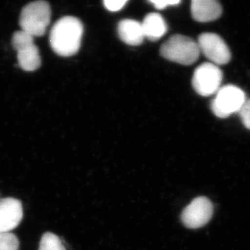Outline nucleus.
<instances>
[{
  "label": "nucleus",
  "mask_w": 250,
  "mask_h": 250,
  "mask_svg": "<svg viewBox=\"0 0 250 250\" xmlns=\"http://www.w3.org/2000/svg\"><path fill=\"white\" fill-rule=\"evenodd\" d=\"M83 27L80 20L73 17H64L53 26L50 43L57 55L69 57L76 55L81 48Z\"/></svg>",
  "instance_id": "nucleus-1"
},
{
  "label": "nucleus",
  "mask_w": 250,
  "mask_h": 250,
  "mask_svg": "<svg viewBox=\"0 0 250 250\" xmlns=\"http://www.w3.org/2000/svg\"><path fill=\"white\" fill-rule=\"evenodd\" d=\"M161 54L168 61L191 65L198 60L200 50L198 42L189 37L172 36L161 46Z\"/></svg>",
  "instance_id": "nucleus-2"
},
{
  "label": "nucleus",
  "mask_w": 250,
  "mask_h": 250,
  "mask_svg": "<svg viewBox=\"0 0 250 250\" xmlns=\"http://www.w3.org/2000/svg\"><path fill=\"white\" fill-rule=\"evenodd\" d=\"M51 10L45 1H35L24 6L20 17L21 30L34 37L45 33L50 22Z\"/></svg>",
  "instance_id": "nucleus-3"
},
{
  "label": "nucleus",
  "mask_w": 250,
  "mask_h": 250,
  "mask_svg": "<svg viewBox=\"0 0 250 250\" xmlns=\"http://www.w3.org/2000/svg\"><path fill=\"white\" fill-rule=\"evenodd\" d=\"M246 102V94L240 87L226 85L220 87L211 103V109L216 117L229 118L239 113Z\"/></svg>",
  "instance_id": "nucleus-4"
},
{
  "label": "nucleus",
  "mask_w": 250,
  "mask_h": 250,
  "mask_svg": "<svg viewBox=\"0 0 250 250\" xmlns=\"http://www.w3.org/2000/svg\"><path fill=\"white\" fill-rule=\"evenodd\" d=\"M223 73L219 66L205 62L194 71L192 83L197 93L203 97L215 95L221 87Z\"/></svg>",
  "instance_id": "nucleus-5"
},
{
  "label": "nucleus",
  "mask_w": 250,
  "mask_h": 250,
  "mask_svg": "<svg viewBox=\"0 0 250 250\" xmlns=\"http://www.w3.org/2000/svg\"><path fill=\"white\" fill-rule=\"evenodd\" d=\"M198 45L200 52L216 66L225 65L231 60L229 46L222 38L215 33H203L198 38Z\"/></svg>",
  "instance_id": "nucleus-6"
},
{
  "label": "nucleus",
  "mask_w": 250,
  "mask_h": 250,
  "mask_svg": "<svg viewBox=\"0 0 250 250\" xmlns=\"http://www.w3.org/2000/svg\"><path fill=\"white\" fill-rule=\"evenodd\" d=\"M212 215L211 202L206 197H198L185 208L181 219L187 228L198 229L208 224Z\"/></svg>",
  "instance_id": "nucleus-7"
},
{
  "label": "nucleus",
  "mask_w": 250,
  "mask_h": 250,
  "mask_svg": "<svg viewBox=\"0 0 250 250\" xmlns=\"http://www.w3.org/2000/svg\"><path fill=\"white\" fill-rule=\"evenodd\" d=\"M23 206L17 198L0 199V233L12 232L23 219Z\"/></svg>",
  "instance_id": "nucleus-8"
},
{
  "label": "nucleus",
  "mask_w": 250,
  "mask_h": 250,
  "mask_svg": "<svg viewBox=\"0 0 250 250\" xmlns=\"http://www.w3.org/2000/svg\"><path fill=\"white\" fill-rule=\"evenodd\" d=\"M191 13L197 21H213L220 18L222 7L215 0H194L191 2Z\"/></svg>",
  "instance_id": "nucleus-9"
},
{
  "label": "nucleus",
  "mask_w": 250,
  "mask_h": 250,
  "mask_svg": "<svg viewBox=\"0 0 250 250\" xmlns=\"http://www.w3.org/2000/svg\"><path fill=\"white\" fill-rule=\"evenodd\" d=\"M118 33L121 40L130 45H139L144 42L141 23L135 20L125 19L119 22Z\"/></svg>",
  "instance_id": "nucleus-10"
},
{
  "label": "nucleus",
  "mask_w": 250,
  "mask_h": 250,
  "mask_svg": "<svg viewBox=\"0 0 250 250\" xmlns=\"http://www.w3.org/2000/svg\"><path fill=\"white\" fill-rule=\"evenodd\" d=\"M141 24L144 37L149 40H159L167 32V24L163 17L158 13H150L147 15Z\"/></svg>",
  "instance_id": "nucleus-11"
},
{
  "label": "nucleus",
  "mask_w": 250,
  "mask_h": 250,
  "mask_svg": "<svg viewBox=\"0 0 250 250\" xmlns=\"http://www.w3.org/2000/svg\"><path fill=\"white\" fill-rule=\"evenodd\" d=\"M19 66L25 71H34L41 66V56L35 44L17 51Z\"/></svg>",
  "instance_id": "nucleus-12"
},
{
  "label": "nucleus",
  "mask_w": 250,
  "mask_h": 250,
  "mask_svg": "<svg viewBox=\"0 0 250 250\" xmlns=\"http://www.w3.org/2000/svg\"><path fill=\"white\" fill-rule=\"evenodd\" d=\"M39 250H66L59 236L53 232H45L41 239Z\"/></svg>",
  "instance_id": "nucleus-13"
},
{
  "label": "nucleus",
  "mask_w": 250,
  "mask_h": 250,
  "mask_svg": "<svg viewBox=\"0 0 250 250\" xmlns=\"http://www.w3.org/2000/svg\"><path fill=\"white\" fill-rule=\"evenodd\" d=\"M33 37L24 31H17L12 36V44L16 51L24 49L34 44Z\"/></svg>",
  "instance_id": "nucleus-14"
},
{
  "label": "nucleus",
  "mask_w": 250,
  "mask_h": 250,
  "mask_svg": "<svg viewBox=\"0 0 250 250\" xmlns=\"http://www.w3.org/2000/svg\"><path fill=\"white\" fill-rule=\"evenodd\" d=\"M17 236L12 232L0 233V250H19Z\"/></svg>",
  "instance_id": "nucleus-15"
},
{
  "label": "nucleus",
  "mask_w": 250,
  "mask_h": 250,
  "mask_svg": "<svg viewBox=\"0 0 250 250\" xmlns=\"http://www.w3.org/2000/svg\"><path fill=\"white\" fill-rule=\"evenodd\" d=\"M239 114H240V117H241L244 125L247 129L250 130V100H248V101L246 100L243 106L241 108V110L239 111Z\"/></svg>",
  "instance_id": "nucleus-16"
},
{
  "label": "nucleus",
  "mask_w": 250,
  "mask_h": 250,
  "mask_svg": "<svg viewBox=\"0 0 250 250\" xmlns=\"http://www.w3.org/2000/svg\"><path fill=\"white\" fill-rule=\"evenodd\" d=\"M127 1L125 0H105L104 7L110 12H118L123 9Z\"/></svg>",
  "instance_id": "nucleus-17"
},
{
  "label": "nucleus",
  "mask_w": 250,
  "mask_h": 250,
  "mask_svg": "<svg viewBox=\"0 0 250 250\" xmlns=\"http://www.w3.org/2000/svg\"><path fill=\"white\" fill-rule=\"evenodd\" d=\"M150 2L153 5L154 7H156V9L163 10L166 7H169V6L179 4L181 1H179V0H166V1L152 0V1H150Z\"/></svg>",
  "instance_id": "nucleus-18"
}]
</instances>
